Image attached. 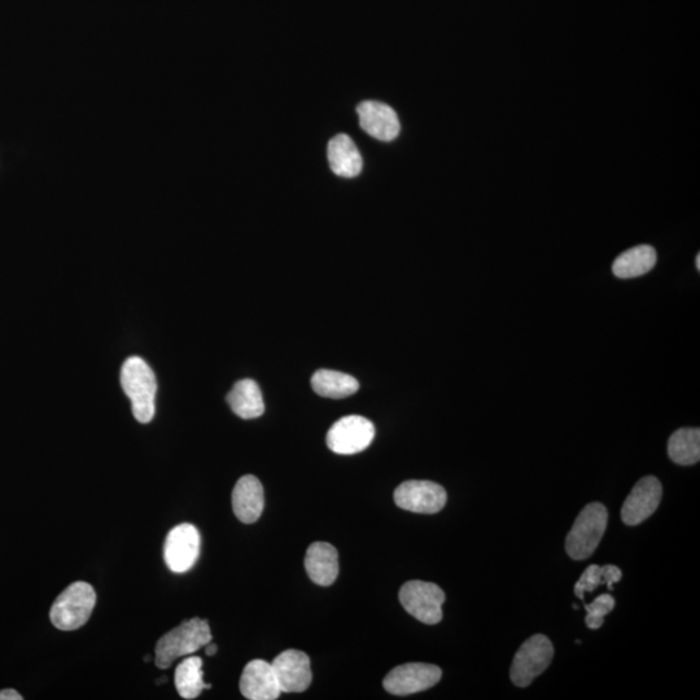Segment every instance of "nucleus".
<instances>
[{
	"instance_id": "nucleus-1",
	"label": "nucleus",
	"mask_w": 700,
	"mask_h": 700,
	"mask_svg": "<svg viewBox=\"0 0 700 700\" xmlns=\"http://www.w3.org/2000/svg\"><path fill=\"white\" fill-rule=\"evenodd\" d=\"M121 385L130 398L134 418L150 423L155 417L157 380L148 363L140 357H130L122 365Z\"/></svg>"
},
{
	"instance_id": "nucleus-2",
	"label": "nucleus",
	"mask_w": 700,
	"mask_h": 700,
	"mask_svg": "<svg viewBox=\"0 0 700 700\" xmlns=\"http://www.w3.org/2000/svg\"><path fill=\"white\" fill-rule=\"evenodd\" d=\"M210 641L212 632L207 620L194 618L183 621L179 627L170 630L157 642V668H169L178 658L196 653Z\"/></svg>"
},
{
	"instance_id": "nucleus-3",
	"label": "nucleus",
	"mask_w": 700,
	"mask_h": 700,
	"mask_svg": "<svg viewBox=\"0 0 700 700\" xmlns=\"http://www.w3.org/2000/svg\"><path fill=\"white\" fill-rule=\"evenodd\" d=\"M95 603L96 594L93 586L77 581L56 598L50 611L51 623L64 632L80 629L89 621Z\"/></svg>"
},
{
	"instance_id": "nucleus-4",
	"label": "nucleus",
	"mask_w": 700,
	"mask_h": 700,
	"mask_svg": "<svg viewBox=\"0 0 700 700\" xmlns=\"http://www.w3.org/2000/svg\"><path fill=\"white\" fill-rule=\"evenodd\" d=\"M607 522L608 511L602 503L594 502L585 506L568 533L567 554L573 560H585L592 557L603 535H605Z\"/></svg>"
},
{
	"instance_id": "nucleus-5",
	"label": "nucleus",
	"mask_w": 700,
	"mask_h": 700,
	"mask_svg": "<svg viewBox=\"0 0 700 700\" xmlns=\"http://www.w3.org/2000/svg\"><path fill=\"white\" fill-rule=\"evenodd\" d=\"M554 656V646L544 634H536L523 643L511 665V681L518 688H527L536 677L549 668Z\"/></svg>"
},
{
	"instance_id": "nucleus-6",
	"label": "nucleus",
	"mask_w": 700,
	"mask_h": 700,
	"mask_svg": "<svg viewBox=\"0 0 700 700\" xmlns=\"http://www.w3.org/2000/svg\"><path fill=\"white\" fill-rule=\"evenodd\" d=\"M400 602L420 623L435 625L443 620L445 593L439 585L419 580L409 581L400 590Z\"/></svg>"
},
{
	"instance_id": "nucleus-7",
	"label": "nucleus",
	"mask_w": 700,
	"mask_h": 700,
	"mask_svg": "<svg viewBox=\"0 0 700 700\" xmlns=\"http://www.w3.org/2000/svg\"><path fill=\"white\" fill-rule=\"evenodd\" d=\"M374 424L361 415H349L338 420L327 433V445L332 452L352 455L363 452L373 443Z\"/></svg>"
},
{
	"instance_id": "nucleus-8",
	"label": "nucleus",
	"mask_w": 700,
	"mask_h": 700,
	"mask_svg": "<svg viewBox=\"0 0 700 700\" xmlns=\"http://www.w3.org/2000/svg\"><path fill=\"white\" fill-rule=\"evenodd\" d=\"M201 538L198 528L192 524H179L169 532L164 545V559L169 570L175 573L190 571L198 562Z\"/></svg>"
},
{
	"instance_id": "nucleus-9",
	"label": "nucleus",
	"mask_w": 700,
	"mask_h": 700,
	"mask_svg": "<svg viewBox=\"0 0 700 700\" xmlns=\"http://www.w3.org/2000/svg\"><path fill=\"white\" fill-rule=\"evenodd\" d=\"M448 496L441 485L427 480H409L395 492V502L402 510L417 514H436L443 510Z\"/></svg>"
},
{
	"instance_id": "nucleus-10",
	"label": "nucleus",
	"mask_w": 700,
	"mask_h": 700,
	"mask_svg": "<svg viewBox=\"0 0 700 700\" xmlns=\"http://www.w3.org/2000/svg\"><path fill=\"white\" fill-rule=\"evenodd\" d=\"M443 672L437 665L408 663L398 665L384 678V689L393 695H411L433 688Z\"/></svg>"
},
{
	"instance_id": "nucleus-11",
	"label": "nucleus",
	"mask_w": 700,
	"mask_h": 700,
	"mask_svg": "<svg viewBox=\"0 0 700 700\" xmlns=\"http://www.w3.org/2000/svg\"><path fill=\"white\" fill-rule=\"evenodd\" d=\"M662 497V483L655 476L642 478L625 500L621 509V519L632 527L645 522L658 510Z\"/></svg>"
},
{
	"instance_id": "nucleus-12",
	"label": "nucleus",
	"mask_w": 700,
	"mask_h": 700,
	"mask_svg": "<svg viewBox=\"0 0 700 700\" xmlns=\"http://www.w3.org/2000/svg\"><path fill=\"white\" fill-rule=\"evenodd\" d=\"M271 665L282 693H303L312 684L310 659L303 651H284Z\"/></svg>"
},
{
	"instance_id": "nucleus-13",
	"label": "nucleus",
	"mask_w": 700,
	"mask_h": 700,
	"mask_svg": "<svg viewBox=\"0 0 700 700\" xmlns=\"http://www.w3.org/2000/svg\"><path fill=\"white\" fill-rule=\"evenodd\" d=\"M357 113L362 130L375 139L392 142L400 134L397 113L387 104L369 100L358 105Z\"/></svg>"
},
{
	"instance_id": "nucleus-14",
	"label": "nucleus",
	"mask_w": 700,
	"mask_h": 700,
	"mask_svg": "<svg viewBox=\"0 0 700 700\" xmlns=\"http://www.w3.org/2000/svg\"><path fill=\"white\" fill-rule=\"evenodd\" d=\"M240 691L249 700H275L282 694L273 665L260 659L245 665Z\"/></svg>"
},
{
	"instance_id": "nucleus-15",
	"label": "nucleus",
	"mask_w": 700,
	"mask_h": 700,
	"mask_svg": "<svg viewBox=\"0 0 700 700\" xmlns=\"http://www.w3.org/2000/svg\"><path fill=\"white\" fill-rule=\"evenodd\" d=\"M265 496L261 481L245 475L236 483L233 492V510L236 518L245 524L257 522L264 511Z\"/></svg>"
},
{
	"instance_id": "nucleus-16",
	"label": "nucleus",
	"mask_w": 700,
	"mask_h": 700,
	"mask_svg": "<svg viewBox=\"0 0 700 700\" xmlns=\"http://www.w3.org/2000/svg\"><path fill=\"white\" fill-rule=\"evenodd\" d=\"M305 568L313 583L321 586L334 584L339 575L338 550L327 542H314L306 551Z\"/></svg>"
},
{
	"instance_id": "nucleus-17",
	"label": "nucleus",
	"mask_w": 700,
	"mask_h": 700,
	"mask_svg": "<svg viewBox=\"0 0 700 700\" xmlns=\"http://www.w3.org/2000/svg\"><path fill=\"white\" fill-rule=\"evenodd\" d=\"M328 163L332 172L339 177L354 178L362 172V156L352 138L345 134L336 135L328 142Z\"/></svg>"
},
{
	"instance_id": "nucleus-18",
	"label": "nucleus",
	"mask_w": 700,
	"mask_h": 700,
	"mask_svg": "<svg viewBox=\"0 0 700 700\" xmlns=\"http://www.w3.org/2000/svg\"><path fill=\"white\" fill-rule=\"evenodd\" d=\"M231 410L243 419L261 417L265 411L264 397L255 380H239L227 395Z\"/></svg>"
},
{
	"instance_id": "nucleus-19",
	"label": "nucleus",
	"mask_w": 700,
	"mask_h": 700,
	"mask_svg": "<svg viewBox=\"0 0 700 700\" xmlns=\"http://www.w3.org/2000/svg\"><path fill=\"white\" fill-rule=\"evenodd\" d=\"M656 258V251L651 245H637L616 258L612 271L620 279L641 277L655 268Z\"/></svg>"
},
{
	"instance_id": "nucleus-20",
	"label": "nucleus",
	"mask_w": 700,
	"mask_h": 700,
	"mask_svg": "<svg viewBox=\"0 0 700 700\" xmlns=\"http://www.w3.org/2000/svg\"><path fill=\"white\" fill-rule=\"evenodd\" d=\"M175 688L183 699H196L205 689L212 686L205 684L203 672V659L199 656H190L183 660L175 669Z\"/></svg>"
},
{
	"instance_id": "nucleus-21",
	"label": "nucleus",
	"mask_w": 700,
	"mask_h": 700,
	"mask_svg": "<svg viewBox=\"0 0 700 700\" xmlns=\"http://www.w3.org/2000/svg\"><path fill=\"white\" fill-rule=\"evenodd\" d=\"M312 387L317 395L327 398H345L354 395L360 383L352 375L334 370H318L313 375Z\"/></svg>"
},
{
	"instance_id": "nucleus-22",
	"label": "nucleus",
	"mask_w": 700,
	"mask_h": 700,
	"mask_svg": "<svg viewBox=\"0 0 700 700\" xmlns=\"http://www.w3.org/2000/svg\"><path fill=\"white\" fill-rule=\"evenodd\" d=\"M668 454L676 465L693 466L700 459L699 428H681L668 441Z\"/></svg>"
},
{
	"instance_id": "nucleus-23",
	"label": "nucleus",
	"mask_w": 700,
	"mask_h": 700,
	"mask_svg": "<svg viewBox=\"0 0 700 700\" xmlns=\"http://www.w3.org/2000/svg\"><path fill=\"white\" fill-rule=\"evenodd\" d=\"M615 608V599L610 594L599 595L592 603L585 605L586 627L590 629H599L605 623V616L610 614Z\"/></svg>"
},
{
	"instance_id": "nucleus-24",
	"label": "nucleus",
	"mask_w": 700,
	"mask_h": 700,
	"mask_svg": "<svg viewBox=\"0 0 700 700\" xmlns=\"http://www.w3.org/2000/svg\"><path fill=\"white\" fill-rule=\"evenodd\" d=\"M603 584H605V581H603L602 568L593 564V566L586 568L580 580L577 581L575 585L576 597L584 601L585 592L593 593L598 586Z\"/></svg>"
},
{
	"instance_id": "nucleus-25",
	"label": "nucleus",
	"mask_w": 700,
	"mask_h": 700,
	"mask_svg": "<svg viewBox=\"0 0 700 700\" xmlns=\"http://www.w3.org/2000/svg\"><path fill=\"white\" fill-rule=\"evenodd\" d=\"M601 568L603 581L607 584L608 590H614V584L619 583L621 577H623V572H621L619 567L612 566V564H607V566Z\"/></svg>"
},
{
	"instance_id": "nucleus-26",
	"label": "nucleus",
	"mask_w": 700,
	"mask_h": 700,
	"mask_svg": "<svg viewBox=\"0 0 700 700\" xmlns=\"http://www.w3.org/2000/svg\"><path fill=\"white\" fill-rule=\"evenodd\" d=\"M0 700H23V697L16 690L6 689L0 691Z\"/></svg>"
},
{
	"instance_id": "nucleus-27",
	"label": "nucleus",
	"mask_w": 700,
	"mask_h": 700,
	"mask_svg": "<svg viewBox=\"0 0 700 700\" xmlns=\"http://www.w3.org/2000/svg\"><path fill=\"white\" fill-rule=\"evenodd\" d=\"M205 653H207L208 656L216 655L217 654V646L210 641L207 646H205Z\"/></svg>"
},
{
	"instance_id": "nucleus-28",
	"label": "nucleus",
	"mask_w": 700,
	"mask_h": 700,
	"mask_svg": "<svg viewBox=\"0 0 700 700\" xmlns=\"http://www.w3.org/2000/svg\"><path fill=\"white\" fill-rule=\"evenodd\" d=\"M695 264H697V270H700V255H697V258H695Z\"/></svg>"
},
{
	"instance_id": "nucleus-29",
	"label": "nucleus",
	"mask_w": 700,
	"mask_h": 700,
	"mask_svg": "<svg viewBox=\"0 0 700 700\" xmlns=\"http://www.w3.org/2000/svg\"><path fill=\"white\" fill-rule=\"evenodd\" d=\"M150 659H151L150 656H146V658H144V660H146V662H150Z\"/></svg>"
}]
</instances>
